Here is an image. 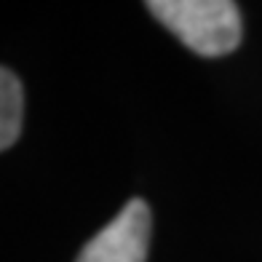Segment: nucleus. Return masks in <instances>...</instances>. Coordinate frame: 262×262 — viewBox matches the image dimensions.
Returning a JSON list of instances; mask_svg holds the SVG:
<instances>
[{
    "label": "nucleus",
    "mask_w": 262,
    "mask_h": 262,
    "mask_svg": "<svg viewBox=\"0 0 262 262\" xmlns=\"http://www.w3.org/2000/svg\"><path fill=\"white\" fill-rule=\"evenodd\" d=\"M25 115V91L11 70L0 67V150L11 147L21 131Z\"/></svg>",
    "instance_id": "7ed1b4c3"
},
{
    "label": "nucleus",
    "mask_w": 262,
    "mask_h": 262,
    "mask_svg": "<svg viewBox=\"0 0 262 262\" xmlns=\"http://www.w3.org/2000/svg\"><path fill=\"white\" fill-rule=\"evenodd\" d=\"M152 217L142 198H134L121 209L115 220L83 246L75 262H145L150 246Z\"/></svg>",
    "instance_id": "f03ea898"
},
{
    "label": "nucleus",
    "mask_w": 262,
    "mask_h": 262,
    "mask_svg": "<svg viewBox=\"0 0 262 262\" xmlns=\"http://www.w3.org/2000/svg\"><path fill=\"white\" fill-rule=\"evenodd\" d=\"M147 11L198 56H225L244 38L241 11L230 0H150Z\"/></svg>",
    "instance_id": "f257e3e1"
}]
</instances>
